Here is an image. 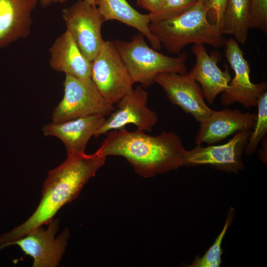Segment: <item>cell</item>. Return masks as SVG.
Returning <instances> with one entry per match:
<instances>
[{
	"instance_id": "9",
	"label": "cell",
	"mask_w": 267,
	"mask_h": 267,
	"mask_svg": "<svg viewBox=\"0 0 267 267\" xmlns=\"http://www.w3.org/2000/svg\"><path fill=\"white\" fill-rule=\"evenodd\" d=\"M47 229L38 227L7 246H18L26 255L33 258L34 267L58 266L64 254L69 233L65 229L55 238L59 226L58 219L52 220Z\"/></svg>"
},
{
	"instance_id": "12",
	"label": "cell",
	"mask_w": 267,
	"mask_h": 267,
	"mask_svg": "<svg viewBox=\"0 0 267 267\" xmlns=\"http://www.w3.org/2000/svg\"><path fill=\"white\" fill-rule=\"evenodd\" d=\"M251 131H240L225 143L206 147L196 145L187 150L184 166L209 165L224 172L237 173L244 168L242 153Z\"/></svg>"
},
{
	"instance_id": "20",
	"label": "cell",
	"mask_w": 267,
	"mask_h": 267,
	"mask_svg": "<svg viewBox=\"0 0 267 267\" xmlns=\"http://www.w3.org/2000/svg\"><path fill=\"white\" fill-rule=\"evenodd\" d=\"M234 210L230 208L227 213L223 228L217 237L212 245L206 251L202 257L195 258L192 263L186 266L189 267H219L222 263V244L226 231L232 221Z\"/></svg>"
},
{
	"instance_id": "13",
	"label": "cell",
	"mask_w": 267,
	"mask_h": 267,
	"mask_svg": "<svg viewBox=\"0 0 267 267\" xmlns=\"http://www.w3.org/2000/svg\"><path fill=\"white\" fill-rule=\"evenodd\" d=\"M256 117L255 113L243 112L238 109L212 110L209 116L200 123L195 143L215 144L237 132L251 131Z\"/></svg>"
},
{
	"instance_id": "16",
	"label": "cell",
	"mask_w": 267,
	"mask_h": 267,
	"mask_svg": "<svg viewBox=\"0 0 267 267\" xmlns=\"http://www.w3.org/2000/svg\"><path fill=\"white\" fill-rule=\"evenodd\" d=\"M39 0H0V49L28 37Z\"/></svg>"
},
{
	"instance_id": "19",
	"label": "cell",
	"mask_w": 267,
	"mask_h": 267,
	"mask_svg": "<svg viewBox=\"0 0 267 267\" xmlns=\"http://www.w3.org/2000/svg\"><path fill=\"white\" fill-rule=\"evenodd\" d=\"M251 0H226L221 34L233 35L244 44L250 28Z\"/></svg>"
},
{
	"instance_id": "28",
	"label": "cell",
	"mask_w": 267,
	"mask_h": 267,
	"mask_svg": "<svg viewBox=\"0 0 267 267\" xmlns=\"http://www.w3.org/2000/svg\"><path fill=\"white\" fill-rule=\"evenodd\" d=\"M197 2H199V3H205V0H195Z\"/></svg>"
},
{
	"instance_id": "26",
	"label": "cell",
	"mask_w": 267,
	"mask_h": 267,
	"mask_svg": "<svg viewBox=\"0 0 267 267\" xmlns=\"http://www.w3.org/2000/svg\"><path fill=\"white\" fill-rule=\"evenodd\" d=\"M42 6L46 7L52 4L59 2V0H39Z\"/></svg>"
},
{
	"instance_id": "15",
	"label": "cell",
	"mask_w": 267,
	"mask_h": 267,
	"mask_svg": "<svg viewBox=\"0 0 267 267\" xmlns=\"http://www.w3.org/2000/svg\"><path fill=\"white\" fill-rule=\"evenodd\" d=\"M192 51L196 58V63L189 72L199 84L204 98L212 104L217 95L228 88L231 80L228 69L226 68L222 71L219 67L218 55H210L204 44H194Z\"/></svg>"
},
{
	"instance_id": "27",
	"label": "cell",
	"mask_w": 267,
	"mask_h": 267,
	"mask_svg": "<svg viewBox=\"0 0 267 267\" xmlns=\"http://www.w3.org/2000/svg\"><path fill=\"white\" fill-rule=\"evenodd\" d=\"M89 3L91 4L92 5L96 6L95 5V0H85ZM66 1V0H59V2L60 3H64Z\"/></svg>"
},
{
	"instance_id": "11",
	"label": "cell",
	"mask_w": 267,
	"mask_h": 267,
	"mask_svg": "<svg viewBox=\"0 0 267 267\" xmlns=\"http://www.w3.org/2000/svg\"><path fill=\"white\" fill-rule=\"evenodd\" d=\"M154 82L162 87L169 100L201 123L210 115L212 109L204 100L199 84L191 74L164 73L157 75Z\"/></svg>"
},
{
	"instance_id": "4",
	"label": "cell",
	"mask_w": 267,
	"mask_h": 267,
	"mask_svg": "<svg viewBox=\"0 0 267 267\" xmlns=\"http://www.w3.org/2000/svg\"><path fill=\"white\" fill-rule=\"evenodd\" d=\"M140 33L130 42L116 40L113 43L123 61L134 83L143 88L150 86L156 77L164 73H187V55L183 52L176 57L161 53L150 47Z\"/></svg>"
},
{
	"instance_id": "10",
	"label": "cell",
	"mask_w": 267,
	"mask_h": 267,
	"mask_svg": "<svg viewBox=\"0 0 267 267\" xmlns=\"http://www.w3.org/2000/svg\"><path fill=\"white\" fill-rule=\"evenodd\" d=\"M148 94L141 86L124 96L117 104V109L110 114L95 133L96 137L108 132L134 124L137 130L150 132L158 121L156 113L147 105Z\"/></svg>"
},
{
	"instance_id": "7",
	"label": "cell",
	"mask_w": 267,
	"mask_h": 267,
	"mask_svg": "<svg viewBox=\"0 0 267 267\" xmlns=\"http://www.w3.org/2000/svg\"><path fill=\"white\" fill-rule=\"evenodd\" d=\"M61 15L66 30L85 56L92 62L104 42L101 28L106 21L98 8L85 0H79L63 9Z\"/></svg>"
},
{
	"instance_id": "18",
	"label": "cell",
	"mask_w": 267,
	"mask_h": 267,
	"mask_svg": "<svg viewBox=\"0 0 267 267\" xmlns=\"http://www.w3.org/2000/svg\"><path fill=\"white\" fill-rule=\"evenodd\" d=\"M95 5L106 22L116 20L131 26L145 36L154 49L161 48L160 42L150 30L148 14L139 13L126 0H96Z\"/></svg>"
},
{
	"instance_id": "24",
	"label": "cell",
	"mask_w": 267,
	"mask_h": 267,
	"mask_svg": "<svg viewBox=\"0 0 267 267\" xmlns=\"http://www.w3.org/2000/svg\"><path fill=\"white\" fill-rule=\"evenodd\" d=\"M226 0H205L204 5L209 22L221 33Z\"/></svg>"
},
{
	"instance_id": "21",
	"label": "cell",
	"mask_w": 267,
	"mask_h": 267,
	"mask_svg": "<svg viewBox=\"0 0 267 267\" xmlns=\"http://www.w3.org/2000/svg\"><path fill=\"white\" fill-rule=\"evenodd\" d=\"M257 106L258 113L253 132L251 133L244 152L248 155L254 153L260 142L267 133V92H264L258 98Z\"/></svg>"
},
{
	"instance_id": "22",
	"label": "cell",
	"mask_w": 267,
	"mask_h": 267,
	"mask_svg": "<svg viewBox=\"0 0 267 267\" xmlns=\"http://www.w3.org/2000/svg\"><path fill=\"white\" fill-rule=\"evenodd\" d=\"M197 3L195 0H164L159 9L149 13L150 22L173 16L191 7Z\"/></svg>"
},
{
	"instance_id": "5",
	"label": "cell",
	"mask_w": 267,
	"mask_h": 267,
	"mask_svg": "<svg viewBox=\"0 0 267 267\" xmlns=\"http://www.w3.org/2000/svg\"><path fill=\"white\" fill-rule=\"evenodd\" d=\"M62 99L54 109L51 120L60 123L95 115H110L115 109L100 94L90 78L65 74Z\"/></svg>"
},
{
	"instance_id": "2",
	"label": "cell",
	"mask_w": 267,
	"mask_h": 267,
	"mask_svg": "<svg viewBox=\"0 0 267 267\" xmlns=\"http://www.w3.org/2000/svg\"><path fill=\"white\" fill-rule=\"evenodd\" d=\"M95 151L106 157L126 158L135 172L143 178L168 173L184 166L187 150L180 137L173 132L162 131L150 135L143 131H111Z\"/></svg>"
},
{
	"instance_id": "8",
	"label": "cell",
	"mask_w": 267,
	"mask_h": 267,
	"mask_svg": "<svg viewBox=\"0 0 267 267\" xmlns=\"http://www.w3.org/2000/svg\"><path fill=\"white\" fill-rule=\"evenodd\" d=\"M225 55L234 76L228 88L222 93L221 102L224 105L237 102L245 108L257 106L259 97L267 90L265 82L255 84L250 77V66L235 39L225 41Z\"/></svg>"
},
{
	"instance_id": "23",
	"label": "cell",
	"mask_w": 267,
	"mask_h": 267,
	"mask_svg": "<svg viewBox=\"0 0 267 267\" xmlns=\"http://www.w3.org/2000/svg\"><path fill=\"white\" fill-rule=\"evenodd\" d=\"M250 28L267 32V0H251Z\"/></svg>"
},
{
	"instance_id": "3",
	"label": "cell",
	"mask_w": 267,
	"mask_h": 267,
	"mask_svg": "<svg viewBox=\"0 0 267 267\" xmlns=\"http://www.w3.org/2000/svg\"><path fill=\"white\" fill-rule=\"evenodd\" d=\"M149 27L161 45L170 53L180 54L191 44L224 45L226 40L208 19L204 3L197 2L180 13L150 23Z\"/></svg>"
},
{
	"instance_id": "1",
	"label": "cell",
	"mask_w": 267,
	"mask_h": 267,
	"mask_svg": "<svg viewBox=\"0 0 267 267\" xmlns=\"http://www.w3.org/2000/svg\"><path fill=\"white\" fill-rule=\"evenodd\" d=\"M67 155L63 163L48 173L41 200L31 217L22 224L0 235V250L31 230L48 224L60 208L78 196L85 184L104 164L106 158L95 152Z\"/></svg>"
},
{
	"instance_id": "25",
	"label": "cell",
	"mask_w": 267,
	"mask_h": 267,
	"mask_svg": "<svg viewBox=\"0 0 267 267\" xmlns=\"http://www.w3.org/2000/svg\"><path fill=\"white\" fill-rule=\"evenodd\" d=\"M140 6L152 13L157 10L164 0H136Z\"/></svg>"
},
{
	"instance_id": "17",
	"label": "cell",
	"mask_w": 267,
	"mask_h": 267,
	"mask_svg": "<svg viewBox=\"0 0 267 267\" xmlns=\"http://www.w3.org/2000/svg\"><path fill=\"white\" fill-rule=\"evenodd\" d=\"M49 64L53 70L80 78H91L92 63L66 30L49 49Z\"/></svg>"
},
{
	"instance_id": "14",
	"label": "cell",
	"mask_w": 267,
	"mask_h": 267,
	"mask_svg": "<svg viewBox=\"0 0 267 267\" xmlns=\"http://www.w3.org/2000/svg\"><path fill=\"white\" fill-rule=\"evenodd\" d=\"M106 119L103 115H95L60 123L51 122L42 129L45 136L58 138L63 143L67 155L85 153L90 138Z\"/></svg>"
},
{
	"instance_id": "6",
	"label": "cell",
	"mask_w": 267,
	"mask_h": 267,
	"mask_svg": "<svg viewBox=\"0 0 267 267\" xmlns=\"http://www.w3.org/2000/svg\"><path fill=\"white\" fill-rule=\"evenodd\" d=\"M91 79L110 104H117L133 90L134 84L113 42L105 41L91 62Z\"/></svg>"
}]
</instances>
